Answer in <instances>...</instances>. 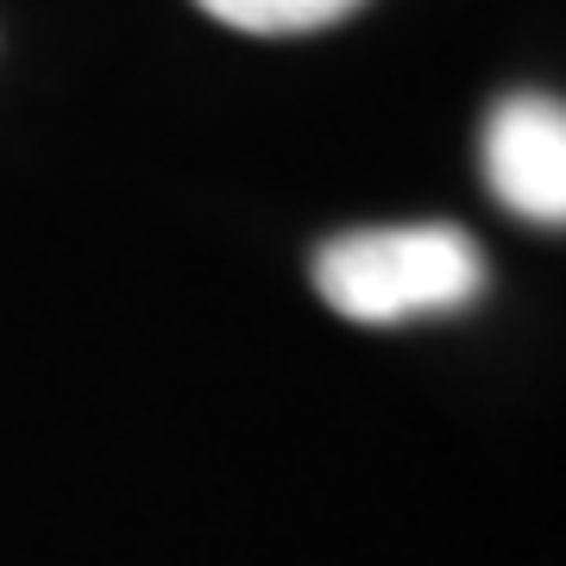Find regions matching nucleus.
Here are the masks:
<instances>
[{
	"label": "nucleus",
	"mask_w": 566,
	"mask_h": 566,
	"mask_svg": "<svg viewBox=\"0 0 566 566\" xmlns=\"http://www.w3.org/2000/svg\"><path fill=\"white\" fill-rule=\"evenodd\" d=\"M315 290L334 315L359 327H397L479 303L485 259L460 227H365L340 233L315 259Z\"/></svg>",
	"instance_id": "1"
},
{
	"label": "nucleus",
	"mask_w": 566,
	"mask_h": 566,
	"mask_svg": "<svg viewBox=\"0 0 566 566\" xmlns=\"http://www.w3.org/2000/svg\"><path fill=\"white\" fill-rule=\"evenodd\" d=\"M485 182L528 227H566V102L510 95L485 120Z\"/></svg>",
	"instance_id": "2"
},
{
	"label": "nucleus",
	"mask_w": 566,
	"mask_h": 566,
	"mask_svg": "<svg viewBox=\"0 0 566 566\" xmlns=\"http://www.w3.org/2000/svg\"><path fill=\"white\" fill-rule=\"evenodd\" d=\"M196 7L233 32H252V39H296V32L340 25L365 0H196Z\"/></svg>",
	"instance_id": "3"
}]
</instances>
